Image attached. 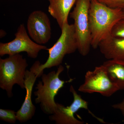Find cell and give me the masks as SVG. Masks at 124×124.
I'll use <instances>...</instances> for the list:
<instances>
[{
    "instance_id": "cell-1",
    "label": "cell",
    "mask_w": 124,
    "mask_h": 124,
    "mask_svg": "<svg viewBox=\"0 0 124 124\" xmlns=\"http://www.w3.org/2000/svg\"><path fill=\"white\" fill-rule=\"evenodd\" d=\"M89 18L91 46L97 49L100 42L110 36L114 25L124 18L123 9L110 8L97 0H90Z\"/></svg>"
},
{
    "instance_id": "cell-2",
    "label": "cell",
    "mask_w": 124,
    "mask_h": 124,
    "mask_svg": "<svg viewBox=\"0 0 124 124\" xmlns=\"http://www.w3.org/2000/svg\"><path fill=\"white\" fill-rule=\"evenodd\" d=\"M62 33L56 43L51 48H47L49 57L44 64L36 61L31 69L37 78L41 76L46 68L58 66L62 63L64 56L75 53L78 50L77 40L74 24L66 23L61 28Z\"/></svg>"
},
{
    "instance_id": "cell-3",
    "label": "cell",
    "mask_w": 124,
    "mask_h": 124,
    "mask_svg": "<svg viewBox=\"0 0 124 124\" xmlns=\"http://www.w3.org/2000/svg\"><path fill=\"white\" fill-rule=\"evenodd\" d=\"M64 69V67L60 64L57 71H53L47 74H42V81H39L37 85L36 88L37 90L34 93L37 97L35 101L36 104H39L41 110L46 115L54 113L57 107V103L54 100L55 95L64 84L73 80L72 79L67 81L60 79L59 75Z\"/></svg>"
},
{
    "instance_id": "cell-4",
    "label": "cell",
    "mask_w": 124,
    "mask_h": 124,
    "mask_svg": "<svg viewBox=\"0 0 124 124\" xmlns=\"http://www.w3.org/2000/svg\"><path fill=\"white\" fill-rule=\"evenodd\" d=\"M9 55L4 59H0V87L11 98L13 95L14 85L25 88V73L28 64L26 59L19 54Z\"/></svg>"
},
{
    "instance_id": "cell-5",
    "label": "cell",
    "mask_w": 124,
    "mask_h": 124,
    "mask_svg": "<svg viewBox=\"0 0 124 124\" xmlns=\"http://www.w3.org/2000/svg\"><path fill=\"white\" fill-rule=\"evenodd\" d=\"M90 0H77L73 10L69 14L74 20L78 50L81 55L89 54L91 46V33L89 18Z\"/></svg>"
},
{
    "instance_id": "cell-6",
    "label": "cell",
    "mask_w": 124,
    "mask_h": 124,
    "mask_svg": "<svg viewBox=\"0 0 124 124\" xmlns=\"http://www.w3.org/2000/svg\"><path fill=\"white\" fill-rule=\"evenodd\" d=\"M78 90L85 93H99L104 97H109L119 90L111 81L106 69L102 64L95 67L93 71L86 72L84 82Z\"/></svg>"
},
{
    "instance_id": "cell-7",
    "label": "cell",
    "mask_w": 124,
    "mask_h": 124,
    "mask_svg": "<svg viewBox=\"0 0 124 124\" xmlns=\"http://www.w3.org/2000/svg\"><path fill=\"white\" fill-rule=\"evenodd\" d=\"M13 40L7 43H0V55H13L26 52L29 57L35 59L41 50H46V46L32 40L27 33L24 24H20Z\"/></svg>"
},
{
    "instance_id": "cell-8",
    "label": "cell",
    "mask_w": 124,
    "mask_h": 124,
    "mask_svg": "<svg viewBox=\"0 0 124 124\" xmlns=\"http://www.w3.org/2000/svg\"><path fill=\"white\" fill-rule=\"evenodd\" d=\"M70 91L73 96V101L71 105L64 106L57 103L55 111L50 115L49 118L51 121H54L57 124H83L84 122L77 119L74 114L81 108L88 110V102L82 98L78 94L72 85H71Z\"/></svg>"
},
{
    "instance_id": "cell-9",
    "label": "cell",
    "mask_w": 124,
    "mask_h": 124,
    "mask_svg": "<svg viewBox=\"0 0 124 124\" xmlns=\"http://www.w3.org/2000/svg\"><path fill=\"white\" fill-rule=\"evenodd\" d=\"M28 34L33 41L45 44L51 38V29L49 18L41 10H36L29 15L27 22Z\"/></svg>"
},
{
    "instance_id": "cell-10",
    "label": "cell",
    "mask_w": 124,
    "mask_h": 124,
    "mask_svg": "<svg viewBox=\"0 0 124 124\" xmlns=\"http://www.w3.org/2000/svg\"><path fill=\"white\" fill-rule=\"evenodd\" d=\"M37 77L35 73L30 69L27 70L25 75V88L26 94L21 108L17 112V119L24 123L31 119L35 113L36 107L32 102L31 96L33 85Z\"/></svg>"
},
{
    "instance_id": "cell-11",
    "label": "cell",
    "mask_w": 124,
    "mask_h": 124,
    "mask_svg": "<svg viewBox=\"0 0 124 124\" xmlns=\"http://www.w3.org/2000/svg\"><path fill=\"white\" fill-rule=\"evenodd\" d=\"M98 47L108 60L116 59L124 62V38L111 36L100 42Z\"/></svg>"
},
{
    "instance_id": "cell-12",
    "label": "cell",
    "mask_w": 124,
    "mask_h": 124,
    "mask_svg": "<svg viewBox=\"0 0 124 124\" xmlns=\"http://www.w3.org/2000/svg\"><path fill=\"white\" fill-rule=\"evenodd\" d=\"M77 0H48V11L57 21L60 28L68 22V16Z\"/></svg>"
},
{
    "instance_id": "cell-13",
    "label": "cell",
    "mask_w": 124,
    "mask_h": 124,
    "mask_svg": "<svg viewBox=\"0 0 124 124\" xmlns=\"http://www.w3.org/2000/svg\"><path fill=\"white\" fill-rule=\"evenodd\" d=\"M102 65L106 69L111 81L119 90H124V62L116 59H109Z\"/></svg>"
},
{
    "instance_id": "cell-14",
    "label": "cell",
    "mask_w": 124,
    "mask_h": 124,
    "mask_svg": "<svg viewBox=\"0 0 124 124\" xmlns=\"http://www.w3.org/2000/svg\"><path fill=\"white\" fill-rule=\"evenodd\" d=\"M17 112L7 109H0V119L5 122L14 124L17 119Z\"/></svg>"
},
{
    "instance_id": "cell-15",
    "label": "cell",
    "mask_w": 124,
    "mask_h": 124,
    "mask_svg": "<svg viewBox=\"0 0 124 124\" xmlns=\"http://www.w3.org/2000/svg\"><path fill=\"white\" fill-rule=\"evenodd\" d=\"M111 36L117 38H124V19H121L113 26Z\"/></svg>"
},
{
    "instance_id": "cell-16",
    "label": "cell",
    "mask_w": 124,
    "mask_h": 124,
    "mask_svg": "<svg viewBox=\"0 0 124 124\" xmlns=\"http://www.w3.org/2000/svg\"><path fill=\"white\" fill-rule=\"evenodd\" d=\"M108 7L113 8L124 9V0H97Z\"/></svg>"
},
{
    "instance_id": "cell-17",
    "label": "cell",
    "mask_w": 124,
    "mask_h": 124,
    "mask_svg": "<svg viewBox=\"0 0 124 124\" xmlns=\"http://www.w3.org/2000/svg\"><path fill=\"white\" fill-rule=\"evenodd\" d=\"M112 107L115 109H117L120 111L124 117V98L121 102L113 104Z\"/></svg>"
},
{
    "instance_id": "cell-18",
    "label": "cell",
    "mask_w": 124,
    "mask_h": 124,
    "mask_svg": "<svg viewBox=\"0 0 124 124\" xmlns=\"http://www.w3.org/2000/svg\"><path fill=\"white\" fill-rule=\"evenodd\" d=\"M123 11H124V9H123Z\"/></svg>"
}]
</instances>
